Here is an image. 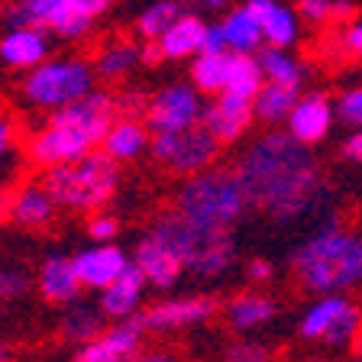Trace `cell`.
<instances>
[{
    "instance_id": "1",
    "label": "cell",
    "mask_w": 362,
    "mask_h": 362,
    "mask_svg": "<svg viewBox=\"0 0 362 362\" xmlns=\"http://www.w3.org/2000/svg\"><path fill=\"white\" fill-rule=\"evenodd\" d=\"M252 211L279 226H294L314 217L330 197L327 172L310 152V146L298 143L291 133L272 129L236 162Z\"/></svg>"
},
{
    "instance_id": "2",
    "label": "cell",
    "mask_w": 362,
    "mask_h": 362,
    "mask_svg": "<svg viewBox=\"0 0 362 362\" xmlns=\"http://www.w3.org/2000/svg\"><path fill=\"white\" fill-rule=\"evenodd\" d=\"M288 269L308 294H346L362 288V233L327 217L288 252Z\"/></svg>"
},
{
    "instance_id": "3",
    "label": "cell",
    "mask_w": 362,
    "mask_h": 362,
    "mask_svg": "<svg viewBox=\"0 0 362 362\" xmlns=\"http://www.w3.org/2000/svg\"><path fill=\"white\" fill-rule=\"evenodd\" d=\"M117 98L110 90H90L84 98H78L75 104L59 107V110L49 113L45 127H39L30 136V162L45 168L65 165V162H75L84 158L88 152L100 149L110 123L117 120Z\"/></svg>"
},
{
    "instance_id": "4",
    "label": "cell",
    "mask_w": 362,
    "mask_h": 362,
    "mask_svg": "<svg viewBox=\"0 0 362 362\" xmlns=\"http://www.w3.org/2000/svg\"><path fill=\"white\" fill-rule=\"evenodd\" d=\"M175 207L201 230H233L252 211L240 172L220 165L185 178L175 194Z\"/></svg>"
},
{
    "instance_id": "5",
    "label": "cell",
    "mask_w": 362,
    "mask_h": 362,
    "mask_svg": "<svg viewBox=\"0 0 362 362\" xmlns=\"http://www.w3.org/2000/svg\"><path fill=\"white\" fill-rule=\"evenodd\" d=\"M42 181L65 211L98 214L107 211V204L120 191V162L110 158L104 149H94L84 158L45 168Z\"/></svg>"
},
{
    "instance_id": "6",
    "label": "cell",
    "mask_w": 362,
    "mask_h": 362,
    "mask_svg": "<svg viewBox=\"0 0 362 362\" xmlns=\"http://www.w3.org/2000/svg\"><path fill=\"white\" fill-rule=\"evenodd\" d=\"M94 81H98L94 62L81 59V55H49L42 65L30 68L23 75L20 94L30 107L52 113L90 94Z\"/></svg>"
},
{
    "instance_id": "7",
    "label": "cell",
    "mask_w": 362,
    "mask_h": 362,
    "mask_svg": "<svg viewBox=\"0 0 362 362\" xmlns=\"http://www.w3.org/2000/svg\"><path fill=\"white\" fill-rule=\"evenodd\" d=\"M220 149H223V143L201 123V127L178 129V133H156L149 152L165 172L191 178V175L214 168V162L220 158Z\"/></svg>"
},
{
    "instance_id": "8",
    "label": "cell",
    "mask_w": 362,
    "mask_h": 362,
    "mask_svg": "<svg viewBox=\"0 0 362 362\" xmlns=\"http://www.w3.org/2000/svg\"><path fill=\"white\" fill-rule=\"evenodd\" d=\"M298 333L308 343L343 349L362 333V314L349 301V294H317L314 304L298 320Z\"/></svg>"
},
{
    "instance_id": "9",
    "label": "cell",
    "mask_w": 362,
    "mask_h": 362,
    "mask_svg": "<svg viewBox=\"0 0 362 362\" xmlns=\"http://www.w3.org/2000/svg\"><path fill=\"white\" fill-rule=\"evenodd\" d=\"M204 98H207V94L197 90L191 81H172V84H165V88H158L149 100V110H146V123H149L152 136L201 127L204 107H207Z\"/></svg>"
},
{
    "instance_id": "10",
    "label": "cell",
    "mask_w": 362,
    "mask_h": 362,
    "mask_svg": "<svg viewBox=\"0 0 362 362\" xmlns=\"http://www.w3.org/2000/svg\"><path fill=\"white\" fill-rule=\"evenodd\" d=\"M214 314H217L214 294H181V298H162L136 317L146 327V333H178L207 324Z\"/></svg>"
},
{
    "instance_id": "11",
    "label": "cell",
    "mask_w": 362,
    "mask_h": 362,
    "mask_svg": "<svg viewBox=\"0 0 362 362\" xmlns=\"http://www.w3.org/2000/svg\"><path fill=\"white\" fill-rule=\"evenodd\" d=\"M143 337L146 327L139 324V317L113 320V327H107L98 339L78 346L71 362H136V356L143 353Z\"/></svg>"
},
{
    "instance_id": "12",
    "label": "cell",
    "mask_w": 362,
    "mask_h": 362,
    "mask_svg": "<svg viewBox=\"0 0 362 362\" xmlns=\"http://www.w3.org/2000/svg\"><path fill=\"white\" fill-rule=\"evenodd\" d=\"M133 262L139 265V272L146 275L149 288H156V291H172V288H178V281L185 279V272H188L185 259H181L168 243L158 240L156 233H149V230L136 240Z\"/></svg>"
},
{
    "instance_id": "13",
    "label": "cell",
    "mask_w": 362,
    "mask_h": 362,
    "mask_svg": "<svg viewBox=\"0 0 362 362\" xmlns=\"http://www.w3.org/2000/svg\"><path fill=\"white\" fill-rule=\"evenodd\" d=\"M333 123H337L333 98H327L324 90H308V94L298 98V104H294L285 129L298 139V143H304V146L314 149L317 143H324L327 136H330Z\"/></svg>"
},
{
    "instance_id": "14",
    "label": "cell",
    "mask_w": 362,
    "mask_h": 362,
    "mask_svg": "<svg viewBox=\"0 0 362 362\" xmlns=\"http://www.w3.org/2000/svg\"><path fill=\"white\" fill-rule=\"evenodd\" d=\"M129 262H133V256H127V249L117 243H90L75 252L78 275H81V285L88 291H104L107 285H113L127 272Z\"/></svg>"
},
{
    "instance_id": "15",
    "label": "cell",
    "mask_w": 362,
    "mask_h": 362,
    "mask_svg": "<svg viewBox=\"0 0 362 362\" xmlns=\"http://www.w3.org/2000/svg\"><path fill=\"white\" fill-rule=\"evenodd\" d=\"M36 288L49 304H59V308H68L81 298L84 285L81 275H78L75 256H65V252H49V256L39 262L36 272Z\"/></svg>"
},
{
    "instance_id": "16",
    "label": "cell",
    "mask_w": 362,
    "mask_h": 362,
    "mask_svg": "<svg viewBox=\"0 0 362 362\" xmlns=\"http://www.w3.org/2000/svg\"><path fill=\"white\" fill-rule=\"evenodd\" d=\"M252 123H256V110H252V100H246V98L217 94V98L207 100V107H204V127L211 129L223 146L240 143Z\"/></svg>"
},
{
    "instance_id": "17",
    "label": "cell",
    "mask_w": 362,
    "mask_h": 362,
    "mask_svg": "<svg viewBox=\"0 0 362 362\" xmlns=\"http://www.w3.org/2000/svg\"><path fill=\"white\" fill-rule=\"evenodd\" d=\"M52 55V39L49 30L39 26H10L0 36V62L16 71H30V68L42 65Z\"/></svg>"
},
{
    "instance_id": "18",
    "label": "cell",
    "mask_w": 362,
    "mask_h": 362,
    "mask_svg": "<svg viewBox=\"0 0 362 362\" xmlns=\"http://www.w3.org/2000/svg\"><path fill=\"white\" fill-rule=\"evenodd\" d=\"M62 211V204L55 201V194L45 188V181H26L13 191L10 197L7 217L23 230H42L55 220V214Z\"/></svg>"
},
{
    "instance_id": "19",
    "label": "cell",
    "mask_w": 362,
    "mask_h": 362,
    "mask_svg": "<svg viewBox=\"0 0 362 362\" xmlns=\"http://www.w3.org/2000/svg\"><path fill=\"white\" fill-rule=\"evenodd\" d=\"M146 291H149L146 275L139 272L136 262H129L120 279L113 281V285H107L104 291H98V304L107 314V320H129V317L139 314Z\"/></svg>"
},
{
    "instance_id": "20",
    "label": "cell",
    "mask_w": 362,
    "mask_h": 362,
    "mask_svg": "<svg viewBox=\"0 0 362 362\" xmlns=\"http://www.w3.org/2000/svg\"><path fill=\"white\" fill-rule=\"evenodd\" d=\"M243 4L256 13L259 26L265 33V45L291 49L301 39V13H298V7H291L285 0H243Z\"/></svg>"
},
{
    "instance_id": "21",
    "label": "cell",
    "mask_w": 362,
    "mask_h": 362,
    "mask_svg": "<svg viewBox=\"0 0 362 362\" xmlns=\"http://www.w3.org/2000/svg\"><path fill=\"white\" fill-rule=\"evenodd\" d=\"M236 256H240V246H236L233 230H211V233L204 236L188 272L204 281H217L236 265Z\"/></svg>"
},
{
    "instance_id": "22",
    "label": "cell",
    "mask_w": 362,
    "mask_h": 362,
    "mask_svg": "<svg viewBox=\"0 0 362 362\" xmlns=\"http://www.w3.org/2000/svg\"><path fill=\"white\" fill-rule=\"evenodd\" d=\"M100 149H104L110 158H117L120 165L136 162L143 152L152 149V129H149V123L139 120V117H117V120L110 123V129H107Z\"/></svg>"
},
{
    "instance_id": "23",
    "label": "cell",
    "mask_w": 362,
    "mask_h": 362,
    "mask_svg": "<svg viewBox=\"0 0 362 362\" xmlns=\"http://www.w3.org/2000/svg\"><path fill=\"white\" fill-rule=\"evenodd\" d=\"M117 4L120 0H65L49 30H52V36L68 39V42L71 39H84L94 30V23L110 13Z\"/></svg>"
},
{
    "instance_id": "24",
    "label": "cell",
    "mask_w": 362,
    "mask_h": 362,
    "mask_svg": "<svg viewBox=\"0 0 362 362\" xmlns=\"http://www.w3.org/2000/svg\"><path fill=\"white\" fill-rule=\"evenodd\" d=\"M275 314H279V304L262 291H240V294H233L223 308L226 324L233 327L236 333L262 330V327H269L272 320H275Z\"/></svg>"
},
{
    "instance_id": "25",
    "label": "cell",
    "mask_w": 362,
    "mask_h": 362,
    "mask_svg": "<svg viewBox=\"0 0 362 362\" xmlns=\"http://www.w3.org/2000/svg\"><path fill=\"white\" fill-rule=\"evenodd\" d=\"M90 62H94V71H98L100 81H127L136 68L143 65V45L133 42V39H107L104 45H98Z\"/></svg>"
},
{
    "instance_id": "26",
    "label": "cell",
    "mask_w": 362,
    "mask_h": 362,
    "mask_svg": "<svg viewBox=\"0 0 362 362\" xmlns=\"http://www.w3.org/2000/svg\"><path fill=\"white\" fill-rule=\"evenodd\" d=\"M204 33H207V23H204L197 13H188V10H185V13L162 33V39H158L162 52H165V62H181V59L201 55Z\"/></svg>"
},
{
    "instance_id": "27",
    "label": "cell",
    "mask_w": 362,
    "mask_h": 362,
    "mask_svg": "<svg viewBox=\"0 0 362 362\" xmlns=\"http://www.w3.org/2000/svg\"><path fill=\"white\" fill-rule=\"evenodd\" d=\"M104 330H107V314L100 310L98 301H81V298H78L75 304H68L59 320L62 339H65V343H75V346H84L90 339H98Z\"/></svg>"
},
{
    "instance_id": "28",
    "label": "cell",
    "mask_w": 362,
    "mask_h": 362,
    "mask_svg": "<svg viewBox=\"0 0 362 362\" xmlns=\"http://www.w3.org/2000/svg\"><path fill=\"white\" fill-rule=\"evenodd\" d=\"M223 33L226 42H230V52L240 55H259V49H265V33L259 26L256 13L246 7V4H236L223 13Z\"/></svg>"
},
{
    "instance_id": "29",
    "label": "cell",
    "mask_w": 362,
    "mask_h": 362,
    "mask_svg": "<svg viewBox=\"0 0 362 362\" xmlns=\"http://www.w3.org/2000/svg\"><path fill=\"white\" fill-rule=\"evenodd\" d=\"M298 98H301V88L265 81L262 90L256 94V100H252L256 120L265 123V127H285L291 110H294V104H298Z\"/></svg>"
},
{
    "instance_id": "30",
    "label": "cell",
    "mask_w": 362,
    "mask_h": 362,
    "mask_svg": "<svg viewBox=\"0 0 362 362\" xmlns=\"http://www.w3.org/2000/svg\"><path fill=\"white\" fill-rule=\"evenodd\" d=\"M265 84V71L259 65V55H240L230 52V65H226V84L223 94H233V98H246L256 100V94Z\"/></svg>"
},
{
    "instance_id": "31",
    "label": "cell",
    "mask_w": 362,
    "mask_h": 362,
    "mask_svg": "<svg viewBox=\"0 0 362 362\" xmlns=\"http://www.w3.org/2000/svg\"><path fill=\"white\" fill-rule=\"evenodd\" d=\"M259 65H262V71H265V81H275V84L301 88L304 78H308V65H304L291 49H281V45H265V49H259Z\"/></svg>"
},
{
    "instance_id": "32",
    "label": "cell",
    "mask_w": 362,
    "mask_h": 362,
    "mask_svg": "<svg viewBox=\"0 0 362 362\" xmlns=\"http://www.w3.org/2000/svg\"><path fill=\"white\" fill-rule=\"evenodd\" d=\"M65 0H7L4 10H0V20L10 26H39V30H49L55 20V13L62 10Z\"/></svg>"
},
{
    "instance_id": "33",
    "label": "cell",
    "mask_w": 362,
    "mask_h": 362,
    "mask_svg": "<svg viewBox=\"0 0 362 362\" xmlns=\"http://www.w3.org/2000/svg\"><path fill=\"white\" fill-rule=\"evenodd\" d=\"M181 13H185L181 0H152V4H146V7L136 13L133 30L143 42H152V39H162V33H165Z\"/></svg>"
},
{
    "instance_id": "34",
    "label": "cell",
    "mask_w": 362,
    "mask_h": 362,
    "mask_svg": "<svg viewBox=\"0 0 362 362\" xmlns=\"http://www.w3.org/2000/svg\"><path fill=\"white\" fill-rule=\"evenodd\" d=\"M226 65H230V52L223 55H214V52H201L191 59V84L204 94H223V84H226Z\"/></svg>"
},
{
    "instance_id": "35",
    "label": "cell",
    "mask_w": 362,
    "mask_h": 362,
    "mask_svg": "<svg viewBox=\"0 0 362 362\" xmlns=\"http://www.w3.org/2000/svg\"><path fill=\"white\" fill-rule=\"evenodd\" d=\"M33 288L30 272L16 262L0 265V301H20L26 298V291Z\"/></svg>"
},
{
    "instance_id": "36",
    "label": "cell",
    "mask_w": 362,
    "mask_h": 362,
    "mask_svg": "<svg viewBox=\"0 0 362 362\" xmlns=\"http://www.w3.org/2000/svg\"><path fill=\"white\" fill-rule=\"evenodd\" d=\"M333 107H337V123H343L346 129H359L362 127V84L339 90Z\"/></svg>"
},
{
    "instance_id": "37",
    "label": "cell",
    "mask_w": 362,
    "mask_h": 362,
    "mask_svg": "<svg viewBox=\"0 0 362 362\" xmlns=\"http://www.w3.org/2000/svg\"><path fill=\"white\" fill-rule=\"evenodd\" d=\"M120 236V217L110 211H98L88 217V240L90 243H113Z\"/></svg>"
},
{
    "instance_id": "38",
    "label": "cell",
    "mask_w": 362,
    "mask_h": 362,
    "mask_svg": "<svg viewBox=\"0 0 362 362\" xmlns=\"http://www.w3.org/2000/svg\"><path fill=\"white\" fill-rule=\"evenodd\" d=\"M226 362H265L269 359V346L259 339H233L223 353Z\"/></svg>"
},
{
    "instance_id": "39",
    "label": "cell",
    "mask_w": 362,
    "mask_h": 362,
    "mask_svg": "<svg viewBox=\"0 0 362 362\" xmlns=\"http://www.w3.org/2000/svg\"><path fill=\"white\" fill-rule=\"evenodd\" d=\"M294 7L304 23H314V26L337 20V0H294Z\"/></svg>"
},
{
    "instance_id": "40",
    "label": "cell",
    "mask_w": 362,
    "mask_h": 362,
    "mask_svg": "<svg viewBox=\"0 0 362 362\" xmlns=\"http://www.w3.org/2000/svg\"><path fill=\"white\" fill-rule=\"evenodd\" d=\"M149 100H152V94L136 90V88H127L123 94H117V113H120V117H139V120H146Z\"/></svg>"
},
{
    "instance_id": "41",
    "label": "cell",
    "mask_w": 362,
    "mask_h": 362,
    "mask_svg": "<svg viewBox=\"0 0 362 362\" xmlns=\"http://www.w3.org/2000/svg\"><path fill=\"white\" fill-rule=\"evenodd\" d=\"M246 279L252 281V285H269L272 279H275V262L265 256H256L246 262Z\"/></svg>"
},
{
    "instance_id": "42",
    "label": "cell",
    "mask_w": 362,
    "mask_h": 362,
    "mask_svg": "<svg viewBox=\"0 0 362 362\" xmlns=\"http://www.w3.org/2000/svg\"><path fill=\"white\" fill-rule=\"evenodd\" d=\"M339 42H343L346 55H353V59H362V16H353V20L346 23V30H343Z\"/></svg>"
},
{
    "instance_id": "43",
    "label": "cell",
    "mask_w": 362,
    "mask_h": 362,
    "mask_svg": "<svg viewBox=\"0 0 362 362\" xmlns=\"http://www.w3.org/2000/svg\"><path fill=\"white\" fill-rule=\"evenodd\" d=\"M201 52H214V55L230 52V42H226L223 23H207V33H204V49H201Z\"/></svg>"
},
{
    "instance_id": "44",
    "label": "cell",
    "mask_w": 362,
    "mask_h": 362,
    "mask_svg": "<svg viewBox=\"0 0 362 362\" xmlns=\"http://www.w3.org/2000/svg\"><path fill=\"white\" fill-rule=\"evenodd\" d=\"M339 158L349 162V165H359L362 168V127L353 129V133L339 143Z\"/></svg>"
},
{
    "instance_id": "45",
    "label": "cell",
    "mask_w": 362,
    "mask_h": 362,
    "mask_svg": "<svg viewBox=\"0 0 362 362\" xmlns=\"http://www.w3.org/2000/svg\"><path fill=\"white\" fill-rule=\"evenodd\" d=\"M16 146V129H13V120H10L7 113L0 110V165L10 158V152H13Z\"/></svg>"
},
{
    "instance_id": "46",
    "label": "cell",
    "mask_w": 362,
    "mask_h": 362,
    "mask_svg": "<svg viewBox=\"0 0 362 362\" xmlns=\"http://www.w3.org/2000/svg\"><path fill=\"white\" fill-rule=\"evenodd\" d=\"M136 362H185L178 353H172V349H143V353L136 356Z\"/></svg>"
},
{
    "instance_id": "47",
    "label": "cell",
    "mask_w": 362,
    "mask_h": 362,
    "mask_svg": "<svg viewBox=\"0 0 362 362\" xmlns=\"http://www.w3.org/2000/svg\"><path fill=\"white\" fill-rule=\"evenodd\" d=\"M165 62V52H162V45H158V39H152V42H143V65L146 68H156Z\"/></svg>"
},
{
    "instance_id": "48",
    "label": "cell",
    "mask_w": 362,
    "mask_h": 362,
    "mask_svg": "<svg viewBox=\"0 0 362 362\" xmlns=\"http://www.w3.org/2000/svg\"><path fill=\"white\" fill-rule=\"evenodd\" d=\"M197 4H204V10H230L233 0H197Z\"/></svg>"
},
{
    "instance_id": "49",
    "label": "cell",
    "mask_w": 362,
    "mask_h": 362,
    "mask_svg": "<svg viewBox=\"0 0 362 362\" xmlns=\"http://www.w3.org/2000/svg\"><path fill=\"white\" fill-rule=\"evenodd\" d=\"M10 191L7 188H0V217H7V211H10Z\"/></svg>"
},
{
    "instance_id": "50",
    "label": "cell",
    "mask_w": 362,
    "mask_h": 362,
    "mask_svg": "<svg viewBox=\"0 0 362 362\" xmlns=\"http://www.w3.org/2000/svg\"><path fill=\"white\" fill-rule=\"evenodd\" d=\"M0 362H10V353H7V346H0Z\"/></svg>"
},
{
    "instance_id": "51",
    "label": "cell",
    "mask_w": 362,
    "mask_h": 362,
    "mask_svg": "<svg viewBox=\"0 0 362 362\" xmlns=\"http://www.w3.org/2000/svg\"><path fill=\"white\" fill-rule=\"evenodd\" d=\"M265 362H272V359H265Z\"/></svg>"
}]
</instances>
